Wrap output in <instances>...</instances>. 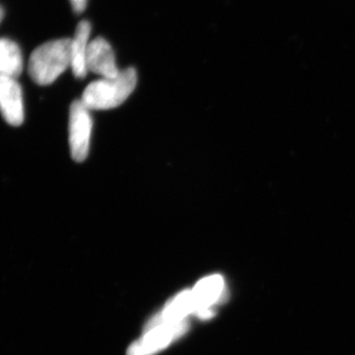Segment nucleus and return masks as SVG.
Wrapping results in <instances>:
<instances>
[{"instance_id": "1", "label": "nucleus", "mask_w": 355, "mask_h": 355, "mask_svg": "<svg viewBox=\"0 0 355 355\" xmlns=\"http://www.w3.org/2000/svg\"><path fill=\"white\" fill-rule=\"evenodd\" d=\"M70 46L71 39L64 38L46 42L35 49L28 64L33 81L39 85L55 83L71 64Z\"/></svg>"}, {"instance_id": "2", "label": "nucleus", "mask_w": 355, "mask_h": 355, "mask_svg": "<svg viewBox=\"0 0 355 355\" xmlns=\"http://www.w3.org/2000/svg\"><path fill=\"white\" fill-rule=\"evenodd\" d=\"M137 83V70L128 67L113 78H101L89 84L81 101L90 111L116 108L130 97Z\"/></svg>"}, {"instance_id": "3", "label": "nucleus", "mask_w": 355, "mask_h": 355, "mask_svg": "<svg viewBox=\"0 0 355 355\" xmlns=\"http://www.w3.org/2000/svg\"><path fill=\"white\" fill-rule=\"evenodd\" d=\"M92 118L90 110L81 100L72 103L69 112V146L72 158L83 162L88 156Z\"/></svg>"}, {"instance_id": "4", "label": "nucleus", "mask_w": 355, "mask_h": 355, "mask_svg": "<svg viewBox=\"0 0 355 355\" xmlns=\"http://www.w3.org/2000/svg\"><path fill=\"white\" fill-rule=\"evenodd\" d=\"M188 328L189 324L186 320L157 327L147 331L146 336L139 342L133 343L128 349V355H153L186 333Z\"/></svg>"}, {"instance_id": "5", "label": "nucleus", "mask_w": 355, "mask_h": 355, "mask_svg": "<svg viewBox=\"0 0 355 355\" xmlns=\"http://www.w3.org/2000/svg\"><path fill=\"white\" fill-rule=\"evenodd\" d=\"M0 113L13 127H19L24 121L22 88L17 78L0 76Z\"/></svg>"}, {"instance_id": "6", "label": "nucleus", "mask_w": 355, "mask_h": 355, "mask_svg": "<svg viewBox=\"0 0 355 355\" xmlns=\"http://www.w3.org/2000/svg\"><path fill=\"white\" fill-rule=\"evenodd\" d=\"M191 294L197 308L195 314L203 320L209 319L214 315L212 306L220 303L224 299L225 287L223 277L218 275L205 277L191 291Z\"/></svg>"}, {"instance_id": "7", "label": "nucleus", "mask_w": 355, "mask_h": 355, "mask_svg": "<svg viewBox=\"0 0 355 355\" xmlns=\"http://www.w3.org/2000/svg\"><path fill=\"white\" fill-rule=\"evenodd\" d=\"M86 64L88 71L98 74L102 78H113L121 71L116 67L113 48L102 37L91 40Z\"/></svg>"}, {"instance_id": "8", "label": "nucleus", "mask_w": 355, "mask_h": 355, "mask_svg": "<svg viewBox=\"0 0 355 355\" xmlns=\"http://www.w3.org/2000/svg\"><path fill=\"white\" fill-rule=\"evenodd\" d=\"M91 24L88 21L83 20L77 25L76 34L71 39L70 55H71V67L74 76L84 78L88 73L87 51L90 44Z\"/></svg>"}, {"instance_id": "9", "label": "nucleus", "mask_w": 355, "mask_h": 355, "mask_svg": "<svg viewBox=\"0 0 355 355\" xmlns=\"http://www.w3.org/2000/svg\"><path fill=\"white\" fill-rule=\"evenodd\" d=\"M23 71L19 46L11 40L0 39V76L17 78Z\"/></svg>"}, {"instance_id": "10", "label": "nucleus", "mask_w": 355, "mask_h": 355, "mask_svg": "<svg viewBox=\"0 0 355 355\" xmlns=\"http://www.w3.org/2000/svg\"><path fill=\"white\" fill-rule=\"evenodd\" d=\"M74 12L83 13L87 6L88 0H69Z\"/></svg>"}, {"instance_id": "11", "label": "nucleus", "mask_w": 355, "mask_h": 355, "mask_svg": "<svg viewBox=\"0 0 355 355\" xmlns=\"http://www.w3.org/2000/svg\"><path fill=\"white\" fill-rule=\"evenodd\" d=\"M4 16V10L1 6H0V22H1L2 19H3Z\"/></svg>"}]
</instances>
